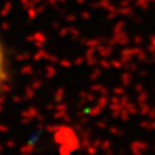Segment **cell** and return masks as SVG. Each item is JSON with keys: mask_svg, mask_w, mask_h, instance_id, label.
<instances>
[{"mask_svg": "<svg viewBox=\"0 0 155 155\" xmlns=\"http://www.w3.org/2000/svg\"><path fill=\"white\" fill-rule=\"evenodd\" d=\"M7 79V58H5V51L3 48V44L0 41V87L4 84Z\"/></svg>", "mask_w": 155, "mask_h": 155, "instance_id": "obj_1", "label": "cell"}]
</instances>
